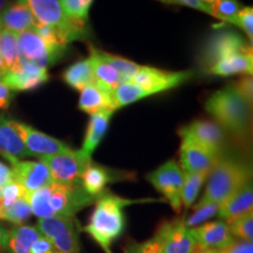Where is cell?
<instances>
[{"mask_svg":"<svg viewBox=\"0 0 253 253\" xmlns=\"http://www.w3.org/2000/svg\"><path fill=\"white\" fill-rule=\"evenodd\" d=\"M62 79L69 87L75 90H82L88 84L95 82L89 58L73 63L62 74Z\"/></svg>","mask_w":253,"mask_h":253,"instance_id":"cell-28","label":"cell"},{"mask_svg":"<svg viewBox=\"0 0 253 253\" xmlns=\"http://www.w3.org/2000/svg\"><path fill=\"white\" fill-rule=\"evenodd\" d=\"M191 78V72H169L149 66H140L131 82L137 84L149 96L178 87Z\"/></svg>","mask_w":253,"mask_h":253,"instance_id":"cell-11","label":"cell"},{"mask_svg":"<svg viewBox=\"0 0 253 253\" xmlns=\"http://www.w3.org/2000/svg\"><path fill=\"white\" fill-rule=\"evenodd\" d=\"M195 253H219L218 250H211V249H199L197 248Z\"/></svg>","mask_w":253,"mask_h":253,"instance_id":"cell-47","label":"cell"},{"mask_svg":"<svg viewBox=\"0 0 253 253\" xmlns=\"http://www.w3.org/2000/svg\"><path fill=\"white\" fill-rule=\"evenodd\" d=\"M253 71V53H236L219 60L208 73L218 77H230L235 74L251 75Z\"/></svg>","mask_w":253,"mask_h":253,"instance_id":"cell-23","label":"cell"},{"mask_svg":"<svg viewBox=\"0 0 253 253\" xmlns=\"http://www.w3.org/2000/svg\"><path fill=\"white\" fill-rule=\"evenodd\" d=\"M236 53H252V43H249L237 32L219 31L204 43L201 53V65L208 72L219 60Z\"/></svg>","mask_w":253,"mask_h":253,"instance_id":"cell-8","label":"cell"},{"mask_svg":"<svg viewBox=\"0 0 253 253\" xmlns=\"http://www.w3.org/2000/svg\"><path fill=\"white\" fill-rule=\"evenodd\" d=\"M14 97V91L6 86V84L0 80V109L8 108L12 100Z\"/></svg>","mask_w":253,"mask_h":253,"instance_id":"cell-44","label":"cell"},{"mask_svg":"<svg viewBox=\"0 0 253 253\" xmlns=\"http://www.w3.org/2000/svg\"><path fill=\"white\" fill-rule=\"evenodd\" d=\"M113 114V112H101L91 115L81 149L86 156L91 157L94 150L99 147L101 141L103 140Z\"/></svg>","mask_w":253,"mask_h":253,"instance_id":"cell-24","label":"cell"},{"mask_svg":"<svg viewBox=\"0 0 253 253\" xmlns=\"http://www.w3.org/2000/svg\"><path fill=\"white\" fill-rule=\"evenodd\" d=\"M155 189L169 202L170 207L176 213L181 212L182 202L181 192L184 181V173L182 168L177 164L175 160H170L158 167L147 176Z\"/></svg>","mask_w":253,"mask_h":253,"instance_id":"cell-9","label":"cell"},{"mask_svg":"<svg viewBox=\"0 0 253 253\" xmlns=\"http://www.w3.org/2000/svg\"><path fill=\"white\" fill-rule=\"evenodd\" d=\"M17 41L20 59L41 67L47 68V66L56 62L62 56L60 53L50 49L34 31L18 33Z\"/></svg>","mask_w":253,"mask_h":253,"instance_id":"cell-14","label":"cell"},{"mask_svg":"<svg viewBox=\"0 0 253 253\" xmlns=\"http://www.w3.org/2000/svg\"><path fill=\"white\" fill-rule=\"evenodd\" d=\"M114 91H110L101 84L93 82L81 90L79 99V109L90 114L101 112H115L114 103Z\"/></svg>","mask_w":253,"mask_h":253,"instance_id":"cell-20","label":"cell"},{"mask_svg":"<svg viewBox=\"0 0 253 253\" xmlns=\"http://www.w3.org/2000/svg\"><path fill=\"white\" fill-rule=\"evenodd\" d=\"M32 213L39 219L46 218L75 217L79 211L89 207L96 197L88 195L81 184H60L52 182L48 185L25 196Z\"/></svg>","mask_w":253,"mask_h":253,"instance_id":"cell-1","label":"cell"},{"mask_svg":"<svg viewBox=\"0 0 253 253\" xmlns=\"http://www.w3.org/2000/svg\"><path fill=\"white\" fill-rule=\"evenodd\" d=\"M210 7V15L219 19L223 23L236 25V19L240 11V4L237 0H216Z\"/></svg>","mask_w":253,"mask_h":253,"instance_id":"cell-35","label":"cell"},{"mask_svg":"<svg viewBox=\"0 0 253 253\" xmlns=\"http://www.w3.org/2000/svg\"><path fill=\"white\" fill-rule=\"evenodd\" d=\"M49 75L46 67L34 65L20 59L18 72L7 73L1 81L13 91L34 90L48 81Z\"/></svg>","mask_w":253,"mask_h":253,"instance_id":"cell-16","label":"cell"},{"mask_svg":"<svg viewBox=\"0 0 253 253\" xmlns=\"http://www.w3.org/2000/svg\"><path fill=\"white\" fill-rule=\"evenodd\" d=\"M179 130L194 137L207 149L220 156L225 143V130L211 120H195L190 125L182 126Z\"/></svg>","mask_w":253,"mask_h":253,"instance_id":"cell-18","label":"cell"},{"mask_svg":"<svg viewBox=\"0 0 253 253\" xmlns=\"http://www.w3.org/2000/svg\"><path fill=\"white\" fill-rule=\"evenodd\" d=\"M236 26L242 28L245 32L246 36L249 37L250 41H252L253 38V8L246 6L243 9H240L236 19Z\"/></svg>","mask_w":253,"mask_h":253,"instance_id":"cell-38","label":"cell"},{"mask_svg":"<svg viewBox=\"0 0 253 253\" xmlns=\"http://www.w3.org/2000/svg\"><path fill=\"white\" fill-rule=\"evenodd\" d=\"M11 164L13 179L23 186L26 192L36 191L53 182L48 168L41 161L34 162L17 160Z\"/></svg>","mask_w":253,"mask_h":253,"instance_id":"cell-15","label":"cell"},{"mask_svg":"<svg viewBox=\"0 0 253 253\" xmlns=\"http://www.w3.org/2000/svg\"><path fill=\"white\" fill-rule=\"evenodd\" d=\"M178 135L181 136L182 143L179 148V161H181V168L185 172L195 173H208L212 169L214 163L220 156L213 154L204 145L195 140L194 137L186 134V132L179 130Z\"/></svg>","mask_w":253,"mask_h":253,"instance_id":"cell-12","label":"cell"},{"mask_svg":"<svg viewBox=\"0 0 253 253\" xmlns=\"http://www.w3.org/2000/svg\"><path fill=\"white\" fill-rule=\"evenodd\" d=\"M30 253H55V250L49 239L41 233V236L32 245Z\"/></svg>","mask_w":253,"mask_h":253,"instance_id":"cell-42","label":"cell"},{"mask_svg":"<svg viewBox=\"0 0 253 253\" xmlns=\"http://www.w3.org/2000/svg\"><path fill=\"white\" fill-rule=\"evenodd\" d=\"M40 161L48 168L52 181L60 184H81V176L91 163L81 150H68L66 153L41 157Z\"/></svg>","mask_w":253,"mask_h":253,"instance_id":"cell-7","label":"cell"},{"mask_svg":"<svg viewBox=\"0 0 253 253\" xmlns=\"http://www.w3.org/2000/svg\"><path fill=\"white\" fill-rule=\"evenodd\" d=\"M190 231L199 249L220 250L236 239L231 235L230 227L224 220L207 221L202 225L191 227Z\"/></svg>","mask_w":253,"mask_h":253,"instance_id":"cell-17","label":"cell"},{"mask_svg":"<svg viewBox=\"0 0 253 253\" xmlns=\"http://www.w3.org/2000/svg\"><path fill=\"white\" fill-rule=\"evenodd\" d=\"M89 60L95 82L110 91L115 90L121 84V80H120L118 72L101 56L100 50L95 49L94 47H90Z\"/></svg>","mask_w":253,"mask_h":253,"instance_id":"cell-27","label":"cell"},{"mask_svg":"<svg viewBox=\"0 0 253 253\" xmlns=\"http://www.w3.org/2000/svg\"><path fill=\"white\" fill-rule=\"evenodd\" d=\"M0 28H1V19H0Z\"/></svg>","mask_w":253,"mask_h":253,"instance_id":"cell-53","label":"cell"},{"mask_svg":"<svg viewBox=\"0 0 253 253\" xmlns=\"http://www.w3.org/2000/svg\"><path fill=\"white\" fill-rule=\"evenodd\" d=\"M100 54L114 69H115L116 72H118L120 80H121V84H125V82H131L132 78H134V75L136 74V72H137L138 68H140V66H138L137 63L131 61V60L122 58V56L114 55L112 53L101 52V50H100Z\"/></svg>","mask_w":253,"mask_h":253,"instance_id":"cell-32","label":"cell"},{"mask_svg":"<svg viewBox=\"0 0 253 253\" xmlns=\"http://www.w3.org/2000/svg\"><path fill=\"white\" fill-rule=\"evenodd\" d=\"M26 196V190L15 182L14 179L8 184L1 188V197H0V208L9 207L19 199H23Z\"/></svg>","mask_w":253,"mask_h":253,"instance_id":"cell-37","label":"cell"},{"mask_svg":"<svg viewBox=\"0 0 253 253\" xmlns=\"http://www.w3.org/2000/svg\"><path fill=\"white\" fill-rule=\"evenodd\" d=\"M0 197H1V186H0Z\"/></svg>","mask_w":253,"mask_h":253,"instance_id":"cell-51","label":"cell"},{"mask_svg":"<svg viewBox=\"0 0 253 253\" xmlns=\"http://www.w3.org/2000/svg\"><path fill=\"white\" fill-rule=\"evenodd\" d=\"M1 26L18 34L21 32L33 31L37 20L24 2L9 4L4 11L0 12Z\"/></svg>","mask_w":253,"mask_h":253,"instance_id":"cell-22","label":"cell"},{"mask_svg":"<svg viewBox=\"0 0 253 253\" xmlns=\"http://www.w3.org/2000/svg\"><path fill=\"white\" fill-rule=\"evenodd\" d=\"M233 86H235L236 90L242 95V97L246 102L252 106L253 101V80L251 75H246V77L239 79L238 81L233 82Z\"/></svg>","mask_w":253,"mask_h":253,"instance_id":"cell-40","label":"cell"},{"mask_svg":"<svg viewBox=\"0 0 253 253\" xmlns=\"http://www.w3.org/2000/svg\"><path fill=\"white\" fill-rule=\"evenodd\" d=\"M251 177L249 166L221 155L207 177L208 183L203 198L210 199L220 207L246 182L251 181Z\"/></svg>","mask_w":253,"mask_h":253,"instance_id":"cell-4","label":"cell"},{"mask_svg":"<svg viewBox=\"0 0 253 253\" xmlns=\"http://www.w3.org/2000/svg\"><path fill=\"white\" fill-rule=\"evenodd\" d=\"M13 126L32 156L41 158L62 154L71 150L69 145L66 144L65 142L43 134V132L37 130V129L26 125V123L14 121L13 120Z\"/></svg>","mask_w":253,"mask_h":253,"instance_id":"cell-13","label":"cell"},{"mask_svg":"<svg viewBox=\"0 0 253 253\" xmlns=\"http://www.w3.org/2000/svg\"><path fill=\"white\" fill-rule=\"evenodd\" d=\"M38 230L52 243L55 253H81L80 224L75 217L39 219Z\"/></svg>","mask_w":253,"mask_h":253,"instance_id":"cell-6","label":"cell"},{"mask_svg":"<svg viewBox=\"0 0 253 253\" xmlns=\"http://www.w3.org/2000/svg\"><path fill=\"white\" fill-rule=\"evenodd\" d=\"M253 211V188L252 181L246 182L238 191L224 202L219 207L217 216L226 223H230L242 214Z\"/></svg>","mask_w":253,"mask_h":253,"instance_id":"cell-21","label":"cell"},{"mask_svg":"<svg viewBox=\"0 0 253 253\" xmlns=\"http://www.w3.org/2000/svg\"><path fill=\"white\" fill-rule=\"evenodd\" d=\"M125 253H162V250L153 237L143 243H130L125 249Z\"/></svg>","mask_w":253,"mask_h":253,"instance_id":"cell-39","label":"cell"},{"mask_svg":"<svg viewBox=\"0 0 253 253\" xmlns=\"http://www.w3.org/2000/svg\"><path fill=\"white\" fill-rule=\"evenodd\" d=\"M13 181V172L11 168H8L6 164L0 162V186H5L9 182Z\"/></svg>","mask_w":253,"mask_h":253,"instance_id":"cell-45","label":"cell"},{"mask_svg":"<svg viewBox=\"0 0 253 253\" xmlns=\"http://www.w3.org/2000/svg\"><path fill=\"white\" fill-rule=\"evenodd\" d=\"M0 155L9 163L32 156L15 130L13 120L4 114L0 115Z\"/></svg>","mask_w":253,"mask_h":253,"instance_id":"cell-19","label":"cell"},{"mask_svg":"<svg viewBox=\"0 0 253 253\" xmlns=\"http://www.w3.org/2000/svg\"><path fill=\"white\" fill-rule=\"evenodd\" d=\"M231 235L239 240L252 242L253 239V211L242 214L236 219L227 223Z\"/></svg>","mask_w":253,"mask_h":253,"instance_id":"cell-36","label":"cell"},{"mask_svg":"<svg viewBox=\"0 0 253 253\" xmlns=\"http://www.w3.org/2000/svg\"><path fill=\"white\" fill-rule=\"evenodd\" d=\"M184 181H183V188L181 192V202L182 207L184 205L186 209L191 208L194 205L196 198L198 197L201 188L203 186L205 179H207L208 173H195V172H185Z\"/></svg>","mask_w":253,"mask_h":253,"instance_id":"cell-31","label":"cell"},{"mask_svg":"<svg viewBox=\"0 0 253 253\" xmlns=\"http://www.w3.org/2000/svg\"><path fill=\"white\" fill-rule=\"evenodd\" d=\"M137 202L126 199L104 191L95 201V208L89 218V221L84 231L88 233L95 243L106 253L112 252V244L116 239L122 236L126 227L125 208Z\"/></svg>","mask_w":253,"mask_h":253,"instance_id":"cell-2","label":"cell"},{"mask_svg":"<svg viewBox=\"0 0 253 253\" xmlns=\"http://www.w3.org/2000/svg\"><path fill=\"white\" fill-rule=\"evenodd\" d=\"M40 236L37 226L17 225L8 230L4 250L8 253H30L32 245Z\"/></svg>","mask_w":253,"mask_h":253,"instance_id":"cell-26","label":"cell"},{"mask_svg":"<svg viewBox=\"0 0 253 253\" xmlns=\"http://www.w3.org/2000/svg\"><path fill=\"white\" fill-rule=\"evenodd\" d=\"M7 232L8 230H6L4 226L0 225V251L4 250L5 248V242H6V237H7Z\"/></svg>","mask_w":253,"mask_h":253,"instance_id":"cell-46","label":"cell"},{"mask_svg":"<svg viewBox=\"0 0 253 253\" xmlns=\"http://www.w3.org/2000/svg\"><path fill=\"white\" fill-rule=\"evenodd\" d=\"M37 23L53 27L66 43L84 40L88 36L87 24L69 20L63 13L59 0H25Z\"/></svg>","mask_w":253,"mask_h":253,"instance_id":"cell-5","label":"cell"},{"mask_svg":"<svg viewBox=\"0 0 253 253\" xmlns=\"http://www.w3.org/2000/svg\"><path fill=\"white\" fill-rule=\"evenodd\" d=\"M0 56L4 60L8 73L18 72L20 68L17 34L13 32L0 28Z\"/></svg>","mask_w":253,"mask_h":253,"instance_id":"cell-29","label":"cell"},{"mask_svg":"<svg viewBox=\"0 0 253 253\" xmlns=\"http://www.w3.org/2000/svg\"><path fill=\"white\" fill-rule=\"evenodd\" d=\"M115 179L116 176L113 175L109 169L91 162L82 173L81 185L88 195L97 198L106 191L107 184Z\"/></svg>","mask_w":253,"mask_h":253,"instance_id":"cell-25","label":"cell"},{"mask_svg":"<svg viewBox=\"0 0 253 253\" xmlns=\"http://www.w3.org/2000/svg\"><path fill=\"white\" fill-rule=\"evenodd\" d=\"M154 238L160 244L162 253H195L197 250L191 231L185 226L184 218L163 221Z\"/></svg>","mask_w":253,"mask_h":253,"instance_id":"cell-10","label":"cell"},{"mask_svg":"<svg viewBox=\"0 0 253 253\" xmlns=\"http://www.w3.org/2000/svg\"><path fill=\"white\" fill-rule=\"evenodd\" d=\"M25 0H18V2H24Z\"/></svg>","mask_w":253,"mask_h":253,"instance_id":"cell-52","label":"cell"},{"mask_svg":"<svg viewBox=\"0 0 253 253\" xmlns=\"http://www.w3.org/2000/svg\"><path fill=\"white\" fill-rule=\"evenodd\" d=\"M219 253H253V243L235 239L230 245L218 250Z\"/></svg>","mask_w":253,"mask_h":253,"instance_id":"cell-41","label":"cell"},{"mask_svg":"<svg viewBox=\"0 0 253 253\" xmlns=\"http://www.w3.org/2000/svg\"><path fill=\"white\" fill-rule=\"evenodd\" d=\"M31 214L32 210L26 198L19 199L9 207L0 208V219L9 221L15 225H24Z\"/></svg>","mask_w":253,"mask_h":253,"instance_id":"cell-34","label":"cell"},{"mask_svg":"<svg viewBox=\"0 0 253 253\" xmlns=\"http://www.w3.org/2000/svg\"><path fill=\"white\" fill-rule=\"evenodd\" d=\"M8 5H9V0H0V12L4 11Z\"/></svg>","mask_w":253,"mask_h":253,"instance_id":"cell-48","label":"cell"},{"mask_svg":"<svg viewBox=\"0 0 253 253\" xmlns=\"http://www.w3.org/2000/svg\"><path fill=\"white\" fill-rule=\"evenodd\" d=\"M251 104L243 99L233 84L214 91L205 102V110L214 122L238 142H246L251 136Z\"/></svg>","mask_w":253,"mask_h":253,"instance_id":"cell-3","label":"cell"},{"mask_svg":"<svg viewBox=\"0 0 253 253\" xmlns=\"http://www.w3.org/2000/svg\"><path fill=\"white\" fill-rule=\"evenodd\" d=\"M191 208V214L184 218L185 226H188L189 229L207 223L209 219L217 216L218 210H219V205L207 198H202L197 204L192 205Z\"/></svg>","mask_w":253,"mask_h":253,"instance_id":"cell-30","label":"cell"},{"mask_svg":"<svg viewBox=\"0 0 253 253\" xmlns=\"http://www.w3.org/2000/svg\"><path fill=\"white\" fill-rule=\"evenodd\" d=\"M158 1H162V2H166V4H169V2H168V0H158Z\"/></svg>","mask_w":253,"mask_h":253,"instance_id":"cell-50","label":"cell"},{"mask_svg":"<svg viewBox=\"0 0 253 253\" xmlns=\"http://www.w3.org/2000/svg\"><path fill=\"white\" fill-rule=\"evenodd\" d=\"M113 95L116 110L143 99V97H147V94L137 84H134V82H125V84H121L114 90Z\"/></svg>","mask_w":253,"mask_h":253,"instance_id":"cell-33","label":"cell"},{"mask_svg":"<svg viewBox=\"0 0 253 253\" xmlns=\"http://www.w3.org/2000/svg\"><path fill=\"white\" fill-rule=\"evenodd\" d=\"M202 2H204V4H207V5H210V4H212L213 1H216V0H201Z\"/></svg>","mask_w":253,"mask_h":253,"instance_id":"cell-49","label":"cell"},{"mask_svg":"<svg viewBox=\"0 0 253 253\" xmlns=\"http://www.w3.org/2000/svg\"><path fill=\"white\" fill-rule=\"evenodd\" d=\"M169 4H177V5H182V6H186V7L190 8H195L198 9L201 12H205V13H210V7L209 5L202 2L201 0H168Z\"/></svg>","mask_w":253,"mask_h":253,"instance_id":"cell-43","label":"cell"}]
</instances>
